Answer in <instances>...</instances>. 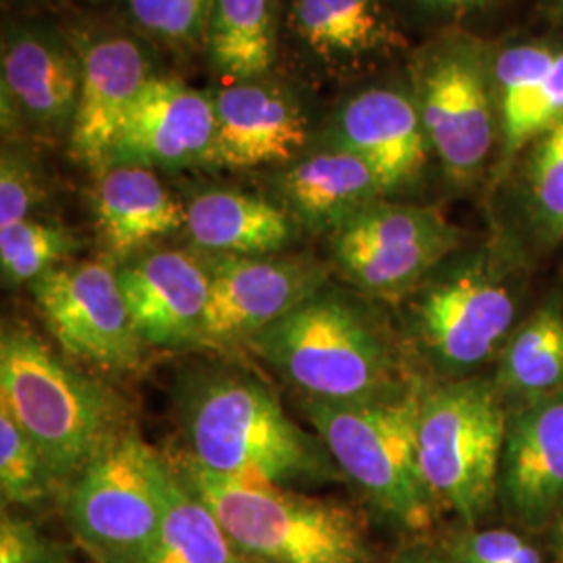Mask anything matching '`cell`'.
Returning a JSON list of instances; mask_svg holds the SVG:
<instances>
[{
    "mask_svg": "<svg viewBox=\"0 0 563 563\" xmlns=\"http://www.w3.org/2000/svg\"><path fill=\"white\" fill-rule=\"evenodd\" d=\"M180 423L186 457L211 474L286 488L344 478L322 439L292 422L255 376L218 369L190 378Z\"/></svg>",
    "mask_w": 563,
    "mask_h": 563,
    "instance_id": "cell-1",
    "label": "cell"
},
{
    "mask_svg": "<svg viewBox=\"0 0 563 563\" xmlns=\"http://www.w3.org/2000/svg\"><path fill=\"white\" fill-rule=\"evenodd\" d=\"M246 344L309 399L386 401L420 386L376 318L325 288Z\"/></svg>",
    "mask_w": 563,
    "mask_h": 563,
    "instance_id": "cell-2",
    "label": "cell"
},
{
    "mask_svg": "<svg viewBox=\"0 0 563 563\" xmlns=\"http://www.w3.org/2000/svg\"><path fill=\"white\" fill-rule=\"evenodd\" d=\"M174 470L249 563H374L362 514L346 504L218 476L188 457Z\"/></svg>",
    "mask_w": 563,
    "mask_h": 563,
    "instance_id": "cell-3",
    "label": "cell"
},
{
    "mask_svg": "<svg viewBox=\"0 0 563 563\" xmlns=\"http://www.w3.org/2000/svg\"><path fill=\"white\" fill-rule=\"evenodd\" d=\"M0 405L36 444L60 486L121 432L120 401L20 323L7 325L0 339Z\"/></svg>",
    "mask_w": 563,
    "mask_h": 563,
    "instance_id": "cell-4",
    "label": "cell"
},
{
    "mask_svg": "<svg viewBox=\"0 0 563 563\" xmlns=\"http://www.w3.org/2000/svg\"><path fill=\"white\" fill-rule=\"evenodd\" d=\"M443 265L402 299L409 341L439 380L481 376L523 320L520 274L497 251Z\"/></svg>",
    "mask_w": 563,
    "mask_h": 563,
    "instance_id": "cell-5",
    "label": "cell"
},
{
    "mask_svg": "<svg viewBox=\"0 0 563 563\" xmlns=\"http://www.w3.org/2000/svg\"><path fill=\"white\" fill-rule=\"evenodd\" d=\"M422 384L397 399L328 402L302 397V411L342 476L397 526L423 532L441 504L426 483L418 451Z\"/></svg>",
    "mask_w": 563,
    "mask_h": 563,
    "instance_id": "cell-6",
    "label": "cell"
},
{
    "mask_svg": "<svg viewBox=\"0 0 563 563\" xmlns=\"http://www.w3.org/2000/svg\"><path fill=\"white\" fill-rule=\"evenodd\" d=\"M509 407L493 376L439 380L420 388L418 451L437 501L476 528L499 493Z\"/></svg>",
    "mask_w": 563,
    "mask_h": 563,
    "instance_id": "cell-7",
    "label": "cell"
},
{
    "mask_svg": "<svg viewBox=\"0 0 563 563\" xmlns=\"http://www.w3.org/2000/svg\"><path fill=\"white\" fill-rule=\"evenodd\" d=\"M169 462L134 432H120L65 490V520L97 563H144L165 516Z\"/></svg>",
    "mask_w": 563,
    "mask_h": 563,
    "instance_id": "cell-8",
    "label": "cell"
},
{
    "mask_svg": "<svg viewBox=\"0 0 563 563\" xmlns=\"http://www.w3.org/2000/svg\"><path fill=\"white\" fill-rule=\"evenodd\" d=\"M481 44L465 38L439 42L416 63L413 101L430 148L455 188H470L490 157L495 81Z\"/></svg>",
    "mask_w": 563,
    "mask_h": 563,
    "instance_id": "cell-9",
    "label": "cell"
},
{
    "mask_svg": "<svg viewBox=\"0 0 563 563\" xmlns=\"http://www.w3.org/2000/svg\"><path fill=\"white\" fill-rule=\"evenodd\" d=\"M462 232L439 207L378 201L332 234L342 276L363 295L402 301L460 246Z\"/></svg>",
    "mask_w": 563,
    "mask_h": 563,
    "instance_id": "cell-10",
    "label": "cell"
},
{
    "mask_svg": "<svg viewBox=\"0 0 563 563\" xmlns=\"http://www.w3.org/2000/svg\"><path fill=\"white\" fill-rule=\"evenodd\" d=\"M32 292L69 355L118 372L141 363L144 341L132 322L113 260L63 263L34 282Z\"/></svg>",
    "mask_w": 563,
    "mask_h": 563,
    "instance_id": "cell-11",
    "label": "cell"
},
{
    "mask_svg": "<svg viewBox=\"0 0 563 563\" xmlns=\"http://www.w3.org/2000/svg\"><path fill=\"white\" fill-rule=\"evenodd\" d=\"M201 262L209 274L201 344L249 342L325 288V269L305 257L207 255Z\"/></svg>",
    "mask_w": 563,
    "mask_h": 563,
    "instance_id": "cell-12",
    "label": "cell"
},
{
    "mask_svg": "<svg viewBox=\"0 0 563 563\" xmlns=\"http://www.w3.org/2000/svg\"><path fill=\"white\" fill-rule=\"evenodd\" d=\"M213 99L172 76H151L121 125L107 165L186 167L209 162Z\"/></svg>",
    "mask_w": 563,
    "mask_h": 563,
    "instance_id": "cell-13",
    "label": "cell"
},
{
    "mask_svg": "<svg viewBox=\"0 0 563 563\" xmlns=\"http://www.w3.org/2000/svg\"><path fill=\"white\" fill-rule=\"evenodd\" d=\"M497 504L526 528L563 509V393L509 409Z\"/></svg>",
    "mask_w": 563,
    "mask_h": 563,
    "instance_id": "cell-14",
    "label": "cell"
},
{
    "mask_svg": "<svg viewBox=\"0 0 563 563\" xmlns=\"http://www.w3.org/2000/svg\"><path fill=\"white\" fill-rule=\"evenodd\" d=\"M118 278L144 344H201L209 305V274L201 260L181 251H153L121 262Z\"/></svg>",
    "mask_w": 563,
    "mask_h": 563,
    "instance_id": "cell-15",
    "label": "cell"
},
{
    "mask_svg": "<svg viewBox=\"0 0 563 563\" xmlns=\"http://www.w3.org/2000/svg\"><path fill=\"white\" fill-rule=\"evenodd\" d=\"M81 60L59 36L20 30L2 48V123H18L38 134H69L78 95Z\"/></svg>",
    "mask_w": 563,
    "mask_h": 563,
    "instance_id": "cell-16",
    "label": "cell"
},
{
    "mask_svg": "<svg viewBox=\"0 0 563 563\" xmlns=\"http://www.w3.org/2000/svg\"><path fill=\"white\" fill-rule=\"evenodd\" d=\"M216 136L211 165L251 169L295 159L309 128L299 102L260 80L234 81L213 97Z\"/></svg>",
    "mask_w": 563,
    "mask_h": 563,
    "instance_id": "cell-17",
    "label": "cell"
},
{
    "mask_svg": "<svg viewBox=\"0 0 563 563\" xmlns=\"http://www.w3.org/2000/svg\"><path fill=\"white\" fill-rule=\"evenodd\" d=\"M80 60V95L69 130V151L101 174L123 121L153 74L141 44L125 36L90 42Z\"/></svg>",
    "mask_w": 563,
    "mask_h": 563,
    "instance_id": "cell-18",
    "label": "cell"
},
{
    "mask_svg": "<svg viewBox=\"0 0 563 563\" xmlns=\"http://www.w3.org/2000/svg\"><path fill=\"white\" fill-rule=\"evenodd\" d=\"M334 146L362 157L386 195L422 176L430 148L416 101L388 88L365 90L342 107L334 121Z\"/></svg>",
    "mask_w": 563,
    "mask_h": 563,
    "instance_id": "cell-19",
    "label": "cell"
},
{
    "mask_svg": "<svg viewBox=\"0 0 563 563\" xmlns=\"http://www.w3.org/2000/svg\"><path fill=\"white\" fill-rule=\"evenodd\" d=\"M95 216L109 260L125 262L139 251L186 228V207L142 165H107L101 172Z\"/></svg>",
    "mask_w": 563,
    "mask_h": 563,
    "instance_id": "cell-20",
    "label": "cell"
},
{
    "mask_svg": "<svg viewBox=\"0 0 563 563\" xmlns=\"http://www.w3.org/2000/svg\"><path fill=\"white\" fill-rule=\"evenodd\" d=\"M280 192L299 222L332 234L386 195L376 172L362 157L339 146L305 157L286 169Z\"/></svg>",
    "mask_w": 563,
    "mask_h": 563,
    "instance_id": "cell-21",
    "label": "cell"
},
{
    "mask_svg": "<svg viewBox=\"0 0 563 563\" xmlns=\"http://www.w3.org/2000/svg\"><path fill=\"white\" fill-rule=\"evenodd\" d=\"M186 232L207 255L263 257L292 241L290 213L257 195L207 190L186 205Z\"/></svg>",
    "mask_w": 563,
    "mask_h": 563,
    "instance_id": "cell-22",
    "label": "cell"
},
{
    "mask_svg": "<svg viewBox=\"0 0 563 563\" xmlns=\"http://www.w3.org/2000/svg\"><path fill=\"white\" fill-rule=\"evenodd\" d=\"M290 25L302 46L330 67H346L401 41L378 0H295Z\"/></svg>",
    "mask_w": 563,
    "mask_h": 563,
    "instance_id": "cell-23",
    "label": "cell"
},
{
    "mask_svg": "<svg viewBox=\"0 0 563 563\" xmlns=\"http://www.w3.org/2000/svg\"><path fill=\"white\" fill-rule=\"evenodd\" d=\"M493 380L509 409L563 393V301L532 309L505 342Z\"/></svg>",
    "mask_w": 563,
    "mask_h": 563,
    "instance_id": "cell-24",
    "label": "cell"
},
{
    "mask_svg": "<svg viewBox=\"0 0 563 563\" xmlns=\"http://www.w3.org/2000/svg\"><path fill=\"white\" fill-rule=\"evenodd\" d=\"M209 53L216 69L230 80L265 76L276 55L274 0H216Z\"/></svg>",
    "mask_w": 563,
    "mask_h": 563,
    "instance_id": "cell-25",
    "label": "cell"
},
{
    "mask_svg": "<svg viewBox=\"0 0 563 563\" xmlns=\"http://www.w3.org/2000/svg\"><path fill=\"white\" fill-rule=\"evenodd\" d=\"M144 563H249L228 539L213 511L186 486L169 463L165 516Z\"/></svg>",
    "mask_w": 563,
    "mask_h": 563,
    "instance_id": "cell-26",
    "label": "cell"
},
{
    "mask_svg": "<svg viewBox=\"0 0 563 563\" xmlns=\"http://www.w3.org/2000/svg\"><path fill=\"white\" fill-rule=\"evenodd\" d=\"M522 201L537 242L543 246L563 242V120L528 144Z\"/></svg>",
    "mask_w": 563,
    "mask_h": 563,
    "instance_id": "cell-27",
    "label": "cell"
},
{
    "mask_svg": "<svg viewBox=\"0 0 563 563\" xmlns=\"http://www.w3.org/2000/svg\"><path fill=\"white\" fill-rule=\"evenodd\" d=\"M80 242L63 225L23 220L0 228V269L9 286L34 284L67 262Z\"/></svg>",
    "mask_w": 563,
    "mask_h": 563,
    "instance_id": "cell-28",
    "label": "cell"
},
{
    "mask_svg": "<svg viewBox=\"0 0 563 563\" xmlns=\"http://www.w3.org/2000/svg\"><path fill=\"white\" fill-rule=\"evenodd\" d=\"M60 484L36 444L21 430L11 411L0 405V493L2 504L38 507Z\"/></svg>",
    "mask_w": 563,
    "mask_h": 563,
    "instance_id": "cell-29",
    "label": "cell"
},
{
    "mask_svg": "<svg viewBox=\"0 0 563 563\" xmlns=\"http://www.w3.org/2000/svg\"><path fill=\"white\" fill-rule=\"evenodd\" d=\"M560 120H563V48L558 51L549 71L530 86L522 101L499 118L504 165L516 162L530 142Z\"/></svg>",
    "mask_w": 563,
    "mask_h": 563,
    "instance_id": "cell-30",
    "label": "cell"
},
{
    "mask_svg": "<svg viewBox=\"0 0 563 563\" xmlns=\"http://www.w3.org/2000/svg\"><path fill=\"white\" fill-rule=\"evenodd\" d=\"M216 0H128L134 21L167 42L197 41L209 27Z\"/></svg>",
    "mask_w": 563,
    "mask_h": 563,
    "instance_id": "cell-31",
    "label": "cell"
},
{
    "mask_svg": "<svg viewBox=\"0 0 563 563\" xmlns=\"http://www.w3.org/2000/svg\"><path fill=\"white\" fill-rule=\"evenodd\" d=\"M446 551L457 563H544L539 547L507 528H467Z\"/></svg>",
    "mask_w": 563,
    "mask_h": 563,
    "instance_id": "cell-32",
    "label": "cell"
},
{
    "mask_svg": "<svg viewBox=\"0 0 563 563\" xmlns=\"http://www.w3.org/2000/svg\"><path fill=\"white\" fill-rule=\"evenodd\" d=\"M42 201V181L34 163L4 146L0 159V228L30 220Z\"/></svg>",
    "mask_w": 563,
    "mask_h": 563,
    "instance_id": "cell-33",
    "label": "cell"
},
{
    "mask_svg": "<svg viewBox=\"0 0 563 563\" xmlns=\"http://www.w3.org/2000/svg\"><path fill=\"white\" fill-rule=\"evenodd\" d=\"M63 544L51 541L41 528L7 507L0 516V563H67Z\"/></svg>",
    "mask_w": 563,
    "mask_h": 563,
    "instance_id": "cell-34",
    "label": "cell"
},
{
    "mask_svg": "<svg viewBox=\"0 0 563 563\" xmlns=\"http://www.w3.org/2000/svg\"><path fill=\"white\" fill-rule=\"evenodd\" d=\"M388 563H457L446 549H437L428 544H411L397 553Z\"/></svg>",
    "mask_w": 563,
    "mask_h": 563,
    "instance_id": "cell-35",
    "label": "cell"
},
{
    "mask_svg": "<svg viewBox=\"0 0 563 563\" xmlns=\"http://www.w3.org/2000/svg\"><path fill=\"white\" fill-rule=\"evenodd\" d=\"M423 4L439 7V9H449V11H472L481 9L488 0H420Z\"/></svg>",
    "mask_w": 563,
    "mask_h": 563,
    "instance_id": "cell-36",
    "label": "cell"
},
{
    "mask_svg": "<svg viewBox=\"0 0 563 563\" xmlns=\"http://www.w3.org/2000/svg\"><path fill=\"white\" fill-rule=\"evenodd\" d=\"M549 528H551V543H553L555 558H558V562L563 563V509Z\"/></svg>",
    "mask_w": 563,
    "mask_h": 563,
    "instance_id": "cell-37",
    "label": "cell"
},
{
    "mask_svg": "<svg viewBox=\"0 0 563 563\" xmlns=\"http://www.w3.org/2000/svg\"><path fill=\"white\" fill-rule=\"evenodd\" d=\"M67 563H74V562H67Z\"/></svg>",
    "mask_w": 563,
    "mask_h": 563,
    "instance_id": "cell-38",
    "label": "cell"
}]
</instances>
